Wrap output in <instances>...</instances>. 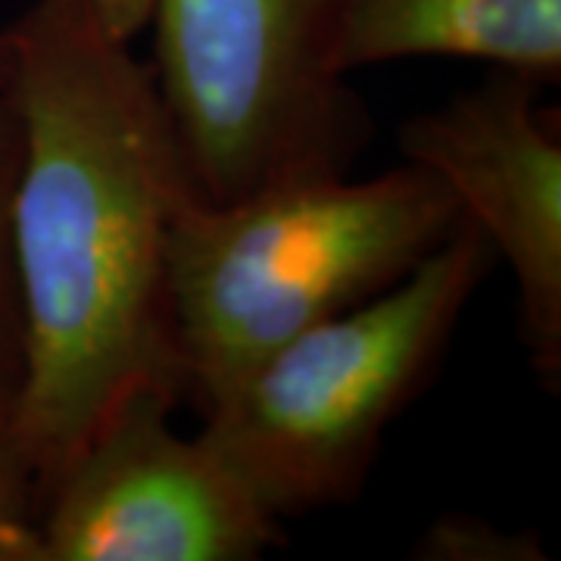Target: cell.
Segmentation results:
<instances>
[{
    "label": "cell",
    "instance_id": "5b68a950",
    "mask_svg": "<svg viewBox=\"0 0 561 561\" xmlns=\"http://www.w3.org/2000/svg\"><path fill=\"white\" fill-rule=\"evenodd\" d=\"M175 390L140 387L41 490L0 561H253L284 542L228 461L172 424Z\"/></svg>",
    "mask_w": 561,
    "mask_h": 561
},
{
    "label": "cell",
    "instance_id": "6da1fadb",
    "mask_svg": "<svg viewBox=\"0 0 561 561\" xmlns=\"http://www.w3.org/2000/svg\"><path fill=\"white\" fill-rule=\"evenodd\" d=\"M3 44L22 131L16 415L41 496L135 390L184 400L169 250L194 184L150 62L84 3L32 0Z\"/></svg>",
    "mask_w": 561,
    "mask_h": 561
},
{
    "label": "cell",
    "instance_id": "277c9868",
    "mask_svg": "<svg viewBox=\"0 0 561 561\" xmlns=\"http://www.w3.org/2000/svg\"><path fill=\"white\" fill-rule=\"evenodd\" d=\"M350 0H153V79L201 201L350 169L368 119L337 69Z\"/></svg>",
    "mask_w": 561,
    "mask_h": 561
},
{
    "label": "cell",
    "instance_id": "9c48e42d",
    "mask_svg": "<svg viewBox=\"0 0 561 561\" xmlns=\"http://www.w3.org/2000/svg\"><path fill=\"white\" fill-rule=\"evenodd\" d=\"M427 561H534L546 559L534 534L505 530L474 515H446L434 522L415 546Z\"/></svg>",
    "mask_w": 561,
    "mask_h": 561
},
{
    "label": "cell",
    "instance_id": "ba28073f",
    "mask_svg": "<svg viewBox=\"0 0 561 561\" xmlns=\"http://www.w3.org/2000/svg\"><path fill=\"white\" fill-rule=\"evenodd\" d=\"M20 160V116L0 81V378H7L16 387H20L22 371V324L16 275H13V247H10V216H13Z\"/></svg>",
    "mask_w": 561,
    "mask_h": 561
},
{
    "label": "cell",
    "instance_id": "30bf717a",
    "mask_svg": "<svg viewBox=\"0 0 561 561\" xmlns=\"http://www.w3.org/2000/svg\"><path fill=\"white\" fill-rule=\"evenodd\" d=\"M38 478L28 461L16 415V383L0 378V542L32 518Z\"/></svg>",
    "mask_w": 561,
    "mask_h": 561
},
{
    "label": "cell",
    "instance_id": "8fae6325",
    "mask_svg": "<svg viewBox=\"0 0 561 561\" xmlns=\"http://www.w3.org/2000/svg\"><path fill=\"white\" fill-rule=\"evenodd\" d=\"M116 38L135 41L150 22L153 0H79Z\"/></svg>",
    "mask_w": 561,
    "mask_h": 561
},
{
    "label": "cell",
    "instance_id": "8992f818",
    "mask_svg": "<svg viewBox=\"0 0 561 561\" xmlns=\"http://www.w3.org/2000/svg\"><path fill=\"white\" fill-rule=\"evenodd\" d=\"M542 81L490 76L400 128L402 160L427 169L456 197L512 272L518 328L546 390L561 381V138Z\"/></svg>",
    "mask_w": 561,
    "mask_h": 561
},
{
    "label": "cell",
    "instance_id": "7c38bea8",
    "mask_svg": "<svg viewBox=\"0 0 561 561\" xmlns=\"http://www.w3.org/2000/svg\"><path fill=\"white\" fill-rule=\"evenodd\" d=\"M7 76V44H3V28H0V81Z\"/></svg>",
    "mask_w": 561,
    "mask_h": 561
},
{
    "label": "cell",
    "instance_id": "7a4b0ae2",
    "mask_svg": "<svg viewBox=\"0 0 561 561\" xmlns=\"http://www.w3.org/2000/svg\"><path fill=\"white\" fill-rule=\"evenodd\" d=\"M437 175L402 160L371 179L321 169L231 201L181 206L169 250V306L197 412L280 343L375 300L461 225Z\"/></svg>",
    "mask_w": 561,
    "mask_h": 561
},
{
    "label": "cell",
    "instance_id": "3957f363",
    "mask_svg": "<svg viewBox=\"0 0 561 561\" xmlns=\"http://www.w3.org/2000/svg\"><path fill=\"white\" fill-rule=\"evenodd\" d=\"M496 262L471 221L375 300L280 343L201 409L197 431L278 522L359 496Z\"/></svg>",
    "mask_w": 561,
    "mask_h": 561
},
{
    "label": "cell",
    "instance_id": "52a82bcc",
    "mask_svg": "<svg viewBox=\"0 0 561 561\" xmlns=\"http://www.w3.org/2000/svg\"><path fill=\"white\" fill-rule=\"evenodd\" d=\"M478 60L542 84L561 76V0H350L337 69Z\"/></svg>",
    "mask_w": 561,
    "mask_h": 561
}]
</instances>
